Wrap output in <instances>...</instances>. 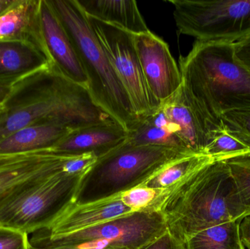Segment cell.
I'll use <instances>...</instances> for the list:
<instances>
[{
    "label": "cell",
    "instance_id": "obj_1",
    "mask_svg": "<svg viewBox=\"0 0 250 249\" xmlns=\"http://www.w3.org/2000/svg\"><path fill=\"white\" fill-rule=\"evenodd\" d=\"M3 106L0 141L36 123L73 130L116 122L95 103L87 88L66 78L51 65L16 82Z\"/></svg>",
    "mask_w": 250,
    "mask_h": 249
},
{
    "label": "cell",
    "instance_id": "obj_2",
    "mask_svg": "<svg viewBox=\"0 0 250 249\" xmlns=\"http://www.w3.org/2000/svg\"><path fill=\"white\" fill-rule=\"evenodd\" d=\"M159 210L167 231L184 244L201 231L245 218L226 161H211L166 192Z\"/></svg>",
    "mask_w": 250,
    "mask_h": 249
},
{
    "label": "cell",
    "instance_id": "obj_3",
    "mask_svg": "<svg viewBox=\"0 0 250 249\" xmlns=\"http://www.w3.org/2000/svg\"><path fill=\"white\" fill-rule=\"evenodd\" d=\"M234 52V43L195 40L179 57L182 84L219 124L226 113L250 109V71Z\"/></svg>",
    "mask_w": 250,
    "mask_h": 249
},
{
    "label": "cell",
    "instance_id": "obj_4",
    "mask_svg": "<svg viewBox=\"0 0 250 249\" xmlns=\"http://www.w3.org/2000/svg\"><path fill=\"white\" fill-rule=\"evenodd\" d=\"M77 52L95 103L127 132L139 116L77 0H48Z\"/></svg>",
    "mask_w": 250,
    "mask_h": 249
},
{
    "label": "cell",
    "instance_id": "obj_5",
    "mask_svg": "<svg viewBox=\"0 0 250 249\" xmlns=\"http://www.w3.org/2000/svg\"><path fill=\"white\" fill-rule=\"evenodd\" d=\"M190 156L161 146H134L126 140L98 158L82 175L74 204L107 200L144 184L170 162Z\"/></svg>",
    "mask_w": 250,
    "mask_h": 249
},
{
    "label": "cell",
    "instance_id": "obj_6",
    "mask_svg": "<svg viewBox=\"0 0 250 249\" xmlns=\"http://www.w3.org/2000/svg\"><path fill=\"white\" fill-rule=\"evenodd\" d=\"M82 175L61 172L31 181L0 204V226L28 235L48 230L74 203Z\"/></svg>",
    "mask_w": 250,
    "mask_h": 249
},
{
    "label": "cell",
    "instance_id": "obj_7",
    "mask_svg": "<svg viewBox=\"0 0 250 249\" xmlns=\"http://www.w3.org/2000/svg\"><path fill=\"white\" fill-rule=\"evenodd\" d=\"M179 34L236 43L250 36V0H170Z\"/></svg>",
    "mask_w": 250,
    "mask_h": 249
},
{
    "label": "cell",
    "instance_id": "obj_8",
    "mask_svg": "<svg viewBox=\"0 0 250 249\" xmlns=\"http://www.w3.org/2000/svg\"><path fill=\"white\" fill-rule=\"evenodd\" d=\"M160 211L132 212L79 232L48 236L38 232L35 236L59 247L82 249H137L167 232Z\"/></svg>",
    "mask_w": 250,
    "mask_h": 249
},
{
    "label": "cell",
    "instance_id": "obj_9",
    "mask_svg": "<svg viewBox=\"0 0 250 249\" xmlns=\"http://www.w3.org/2000/svg\"><path fill=\"white\" fill-rule=\"evenodd\" d=\"M89 24L121 80L140 120L152 114L161 103L147 86L133 42V35L121 28L89 17Z\"/></svg>",
    "mask_w": 250,
    "mask_h": 249
},
{
    "label": "cell",
    "instance_id": "obj_10",
    "mask_svg": "<svg viewBox=\"0 0 250 249\" xmlns=\"http://www.w3.org/2000/svg\"><path fill=\"white\" fill-rule=\"evenodd\" d=\"M133 42L147 86L162 105L182 86L179 66L168 45L150 31L133 35Z\"/></svg>",
    "mask_w": 250,
    "mask_h": 249
},
{
    "label": "cell",
    "instance_id": "obj_11",
    "mask_svg": "<svg viewBox=\"0 0 250 249\" xmlns=\"http://www.w3.org/2000/svg\"><path fill=\"white\" fill-rule=\"evenodd\" d=\"M161 108L174 126L176 133L192 154H205V151L223 124L212 119L191 96L183 84Z\"/></svg>",
    "mask_w": 250,
    "mask_h": 249
},
{
    "label": "cell",
    "instance_id": "obj_12",
    "mask_svg": "<svg viewBox=\"0 0 250 249\" xmlns=\"http://www.w3.org/2000/svg\"><path fill=\"white\" fill-rule=\"evenodd\" d=\"M67 159L51 150L0 156V204L34 180L65 172Z\"/></svg>",
    "mask_w": 250,
    "mask_h": 249
},
{
    "label": "cell",
    "instance_id": "obj_13",
    "mask_svg": "<svg viewBox=\"0 0 250 249\" xmlns=\"http://www.w3.org/2000/svg\"><path fill=\"white\" fill-rule=\"evenodd\" d=\"M42 37L52 65L64 77L87 88L88 78L68 34L48 0H41Z\"/></svg>",
    "mask_w": 250,
    "mask_h": 249
},
{
    "label": "cell",
    "instance_id": "obj_14",
    "mask_svg": "<svg viewBox=\"0 0 250 249\" xmlns=\"http://www.w3.org/2000/svg\"><path fill=\"white\" fill-rule=\"evenodd\" d=\"M127 138L128 132L117 123L95 124L71 130L51 151L62 156L94 154L98 159Z\"/></svg>",
    "mask_w": 250,
    "mask_h": 249
},
{
    "label": "cell",
    "instance_id": "obj_15",
    "mask_svg": "<svg viewBox=\"0 0 250 249\" xmlns=\"http://www.w3.org/2000/svg\"><path fill=\"white\" fill-rule=\"evenodd\" d=\"M40 9L41 0H15L0 14V41L33 45L50 61L42 37Z\"/></svg>",
    "mask_w": 250,
    "mask_h": 249
},
{
    "label": "cell",
    "instance_id": "obj_16",
    "mask_svg": "<svg viewBox=\"0 0 250 249\" xmlns=\"http://www.w3.org/2000/svg\"><path fill=\"white\" fill-rule=\"evenodd\" d=\"M132 212L120 195L86 204L73 203L48 230L40 232L51 237L73 233Z\"/></svg>",
    "mask_w": 250,
    "mask_h": 249
},
{
    "label": "cell",
    "instance_id": "obj_17",
    "mask_svg": "<svg viewBox=\"0 0 250 249\" xmlns=\"http://www.w3.org/2000/svg\"><path fill=\"white\" fill-rule=\"evenodd\" d=\"M71 130L48 123H36L15 132L0 141V156L51 150Z\"/></svg>",
    "mask_w": 250,
    "mask_h": 249
},
{
    "label": "cell",
    "instance_id": "obj_18",
    "mask_svg": "<svg viewBox=\"0 0 250 249\" xmlns=\"http://www.w3.org/2000/svg\"><path fill=\"white\" fill-rule=\"evenodd\" d=\"M89 17L121 28L132 35L149 32L134 0H77Z\"/></svg>",
    "mask_w": 250,
    "mask_h": 249
},
{
    "label": "cell",
    "instance_id": "obj_19",
    "mask_svg": "<svg viewBox=\"0 0 250 249\" xmlns=\"http://www.w3.org/2000/svg\"><path fill=\"white\" fill-rule=\"evenodd\" d=\"M49 65V59L33 45L0 41V81H18Z\"/></svg>",
    "mask_w": 250,
    "mask_h": 249
},
{
    "label": "cell",
    "instance_id": "obj_20",
    "mask_svg": "<svg viewBox=\"0 0 250 249\" xmlns=\"http://www.w3.org/2000/svg\"><path fill=\"white\" fill-rule=\"evenodd\" d=\"M127 141L134 146H161L192 154L179 137L161 107L128 132Z\"/></svg>",
    "mask_w": 250,
    "mask_h": 249
},
{
    "label": "cell",
    "instance_id": "obj_21",
    "mask_svg": "<svg viewBox=\"0 0 250 249\" xmlns=\"http://www.w3.org/2000/svg\"><path fill=\"white\" fill-rule=\"evenodd\" d=\"M242 219L201 231L188 238L186 249H245L240 235Z\"/></svg>",
    "mask_w": 250,
    "mask_h": 249
},
{
    "label": "cell",
    "instance_id": "obj_22",
    "mask_svg": "<svg viewBox=\"0 0 250 249\" xmlns=\"http://www.w3.org/2000/svg\"><path fill=\"white\" fill-rule=\"evenodd\" d=\"M212 160L205 154L190 155L176 159L154 174L143 185L166 192Z\"/></svg>",
    "mask_w": 250,
    "mask_h": 249
},
{
    "label": "cell",
    "instance_id": "obj_23",
    "mask_svg": "<svg viewBox=\"0 0 250 249\" xmlns=\"http://www.w3.org/2000/svg\"><path fill=\"white\" fill-rule=\"evenodd\" d=\"M248 154L250 148L225 128L217 133L205 151V155L214 161H227Z\"/></svg>",
    "mask_w": 250,
    "mask_h": 249
},
{
    "label": "cell",
    "instance_id": "obj_24",
    "mask_svg": "<svg viewBox=\"0 0 250 249\" xmlns=\"http://www.w3.org/2000/svg\"><path fill=\"white\" fill-rule=\"evenodd\" d=\"M165 192L138 186L120 194L122 202L132 212L159 210V206L164 196ZM160 211V210H159Z\"/></svg>",
    "mask_w": 250,
    "mask_h": 249
},
{
    "label": "cell",
    "instance_id": "obj_25",
    "mask_svg": "<svg viewBox=\"0 0 250 249\" xmlns=\"http://www.w3.org/2000/svg\"><path fill=\"white\" fill-rule=\"evenodd\" d=\"M236 181L245 217L250 216V154L226 161Z\"/></svg>",
    "mask_w": 250,
    "mask_h": 249
},
{
    "label": "cell",
    "instance_id": "obj_26",
    "mask_svg": "<svg viewBox=\"0 0 250 249\" xmlns=\"http://www.w3.org/2000/svg\"><path fill=\"white\" fill-rule=\"evenodd\" d=\"M221 119L225 130L250 149V109L226 113Z\"/></svg>",
    "mask_w": 250,
    "mask_h": 249
},
{
    "label": "cell",
    "instance_id": "obj_27",
    "mask_svg": "<svg viewBox=\"0 0 250 249\" xmlns=\"http://www.w3.org/2000/svg\"><path fill=\"white\" fill-rule=\"evenodd\" d=\"M29 235L0 226V249H28Z\"/></svg>",
    "mask_w": 250,
    "mask_h": 249
},
{
    "label": "cell",
    "instance_id": "obj_28",
    "mask_svg": "<svg viewBox=\"0 0 250 249\" xmlns=\"http://www.w3.org/2000/svg\"><path fill=\"white\" fill-rule=\"evenodd\" d=\"M137 249H186L185 244L178 241L168 231Z\"/></svg>",
    "mask_w": 250,
    "mask_h": 249
},
{
    "label": "cell",
    "instance_id": "obj_29",
    "mask_svg": "<svg viewBox=\"0 0 250 249\" xmlns=\"http://www.w3.org/2000/svg\"><path fill=\"white\" fill-rule=\"evenodd\" d=\"M236 59L250 71V36L234 43Z\"/></svg>",
    "mask_w": 250,
    "mask_h": 249
},
{
    "label": "cell",
    "instance_id": "obj_30",
    "mask_svg": "<svg viewBox=\"0 0 250 249\" xmlns=\"http://www.w3.org/2000/svg\"><path fill=\"white\" fill-rule=\"evenodd\" d=\"M29 249H82L75 248V247H59V246L53 245V244L40 239L35 235L32 238H29Z\"/></svg>",
    "mask_w": 250,
    "mask_h": 249
},
{
    "label": "cell",
    "instance_id": "obj_31",
    "mask_svg": "<svg viewBox=\"0 0 250 249\" xmlns=\"http://www.w3.org/2000/svg\"><path fill=\"white\" fill-rule=\"evenodd\" d=\"M240 235L245 247L250 249V216L244 218L241 222Z\"/></svg>",
    "mask_w": 250,
    "mask_h": 249
},
{
    "label": "cell",
    "instance_id": "obj_32",
    "mask_svg": "<svg viewBox=\"0 0 250 249\" xmlns=\"http://www.w3.org/2000/svg\"><path fill=\"white\" fill-rule=\"evenodd\" d=\"M17 81H0V106L4 104Z\"/></svg>",
    "mask_w": 250,
    "mask_h": 249
},
{
    "label": "cell",
    "instance_id": "obj_33",
    "mask_svg": "<svg viewBox=\"0 0 250 249\" xmlns=\"http://www.w3.org/2000/svg\"><path fill=\"white\" fill-rule=\"evenodd\" d=\"M15 0H0V14L8 8Z\"/></svg>",
    "mask_w": 250,
    "mask_h": 249
},
{
    "label": "cell",
    "instance_id": "obj_34",
    "mask_svg": "<svg viewBox=\"0 0 250 249\" xmlns=\"http://www.w3.org/2000/svg\"><path fill=\"white\" fill-rule=\"evenodd\" d=\"M4 113H5V110H4V106H3V105H1L0 106V118L4 115Z\"/></svg>",
    "mask_w": 250,
    "mask_h": 249
}]
</instances>
